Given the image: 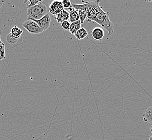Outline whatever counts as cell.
<instances>
[{
    "instance_id": "cell-6",
    "label": "cell",
    "mask_w": 152,
    "mask_h": 140,
    "mask_svg": "<svg viewBox=\"0 0 152 140\" xmlns=\"http://www.w3.org/2000/svg\"><path fill=\"white\" fill-rule=\"evenodd\" d=\"M91 35L93 38L95 40L101 41L104 36V29L101 27H95L91 31Z\"/></svg>"
},
{
    "instance_id": "cell-21",
    "label": "cell",
    "mask_w": 152,
    "mask_h": 140,
    "mask_svg": "<svg viewBox=\"0 0 152 140\" xmlns=\"http://www.w3.org/2000/svg\"><path fill=\"white\" fill-rule=\"evenodd\" d=\"M149 140H152V136L150 137V138L149 139Z\"/></svg>"
},
{
    "instance_id": "cell-3",
    "label": "cell",
    "mask_w": 152,
    "mask_h": 140,
    "mask_svg": "<svg viewBox=\"0 0 152 140\" xmlns=\"http://www.w3.org/2000/svg\"><path fill=\"white\" fill-rule=\"evenodd\" d=\"M22 26L30 34L34 35L41 34L44 31L35 22L31 19H27L26 21L24 22Z\"/></svg>"
},
{
    "instance_id": "cell-14",
    "label": "cell",
    "mask_w": 152,
    "mask_h": 140,
    "mask_svg": "<svg viewBox=\"0 0 152 140\" xmlns=\"http://www.w3.org/2000/svg\"><path fill=\"white\" fill-rule=\"evenodd\" d=\"M77 11L79 12V15L80 21H81V23H83L87 19V13L85 11L82 10H77Z\"/></svg>"
},
{
    "instance_id": "cell-20",
    "label": "cell",
    "mask_w": 152,
    "mask_h": 140,
    "mask_svg": "<svg viewBox=\"0 0 152 140\" xmlns=\"http://www.w3.org/2000/svg\"><path fill=\"white\" fill-rule=\"evenodd\" d=\"M151 131L152 132V125H151Z\"/></svg>"
},
{
    "instance_id": "cell-10",
    "label": "cell",
    "mask_w": 152,
    "mask_h": 140,
    "mask_svg": "<svg viewBox=\"0 0 152 140\" xmlns=\"http://www.w3.org/2000/svg\"><path fill=\"white\" fill-rule=\"evenodd\" d=\"M143 120L145 122L150 123L152 125V106L148 108L146 112L143 114Z\"/></svg>"
},
{
    "instance_id": "cell-1",
    "label": "cell",
    "mask_w": 152,
    "mask_h": 140,
    "mask_svg": "<svg viewBox=\"0 0 152 140\" xmlns=\"http://www.w3.org/2000/svg\"><path fill=\"white\" fill-rule=\"evenodd\" d=\"M100 1L85 2L83 4H72V6L76 10H82L87 13L86 22H95L101 25L108 32V36L114 32V26L110 19V13L105 12L100 6Z\"/></svg>"
},
{
    "instance_id": "cell-16",
    "label": "cell",
    "mask_w": 152,
    "mask_h": 140,
    "mask_svg": "<svg viewBox=\"0 0 152 140\" xmlns=\"http://www.w3.org/2000/svg\"><path fill=\"white\" fill-rule=\"evenodd\" d=\"M29 2V4L27 5L28 8H31L34 6H35L37 4L42 2V1H37V0H28L26 2H24V3Z\"/></svg>"
},
{
    "instance_id": "cell-8",
    "label": "cell",
    "mask_w": 152,
    "mask_h": 140,
    "mask_svg": "<svg viewBox=\"0 0 152 140\" xmlns=\"http://www.w3.org/2000/svg\"><path fill=\"white\" fill-rule=\"evenodd\" d=\"M55 20L58 23H62L63 22L68 21L69 19V13L66 10H64L62 12L55 16Z\"/></svg>"
},
{
    "instance_id": "cell-4",
    "label": "cell",
    "mask_w": 152,
    "mask_h": 140,
    "mask_svg": "<svg viewBox=\"0 0 152 140\" xmlns=\"http://www.w3.org/2000/svg\"><path fill=\"white\" fill-rule=\"evenodd\" d=\"M64 10L61 1H54L49 6L48 11L53 15H57Z\"/></svg>"
},
{
    "instance_id": "cell-5",
    "label": "cell",
    "mask_w": 152,
    "mask_h": 140,
    "mask_svg": "<svg viewBox=\"0 0 152 140\" xmlns=\"http://www.w3.org/2000/svg\"><path fill=\"white\" fill-rule=\"evenodd\" d=\"M31 20L35 22L37 24L39 25V26L41 29H42L44 31L47 30L50 27V21H51L50 17L48 14L39 20H35V19H31Z\"/></svg>"
},
{
    "instance_id": "cell-11",
    "label": "cell",
    "mask_w": 152,
    "mask_h": 140,
    "mask_svg": "<svg viewBox=\"0 0 152 140\" xmlns=\"http://www.w3.org/2000/svg\"><path fill=\"white\" fill-rule=\"evenodd\" d=\"M10 34L14 37L19 39L21 36L22 34H23V31L17 26H14L10 30Z\"/></svg>"
},
{
    "instance_id": "cell-13",
    "label": "cell",
    "mask_w": 152,
    "mask_h": 140,
    "mask_svg": "<svg viewBox=\"0 0 152 140\" xmlns=\"http://www.w3.org/2000/svg\"><path fill=\"white\" fill-rule=\"evenodd\" d=\"M5 53V45L2 42H0V61H2L6 59Z\"/></svg>"
},
{
    "instance_id": "cell-12",
    "label": "cell",
    "mask_w": 152,
    "mask_h": 140,
    "mask_svg": "<svg viewBox=\"0 0 152 140\" xmlns=\"http://www.w3.org/2000/svg\"><path fill=\"white\" fill-rule=\"evenodd\" d=\"M74 36L77 40H82L85 39L88 36V32L85 28L81 27Z\"/></svg>"
},
{
    "instance_id": "cell-15",
    "label": "cell",
    "mask_w": 152,
    "mask_h": 140,
    "mask_svg": "<svg viewBox=\"0 0 152 140\" xmlns=\"http://www.w3.org/2000/svg\"><path fill=\"white\" fill-rule=\"evenodd\" d=\"M18 40L19 39L16 38L15 37L12 36V35L10 34V33L7 35V36L6 37L7 42L9 43V44H12V45L17 43Z\"/></svg>"
},
{
    "instance_id": "cell-22",
    "label": "cell",
    "mask_w": 152,
    "mask_h": 140,
    "mask_svg": "<svg viewBox=\"0 0 152 140\" xmlns=\"http://www.w3.org/2000/svg\"><path fill=\"white\" fill-rule=\"evenodd\" d=\"M0 42H1V35H0Z\"/></svg>"
},
{
    "instance_id": "cell-17",
    "label": "cell",
    "mask_w": 152,
    "mask_h": 140,
    "mask_svg": "<svg viewBox=\"0 0 152 140\" xmlns=\"http://www.w3.org/2000/svg\"><path fill=\"white\" fill-rule=\"evenodd\" d=\"M70 25H71V23H70V22L68 21H66L63 22L62 23H61V27H62L64 30L69 31Z\"/></svg>"
},
{
    "instance_id": "cell-18",
    "label": "cell",
    "mask_w": 152,
    "mask_h": 140,
    "mask_svg": "<svg viewBox=\"0 0 152 140\" xmlns=\"http://www.w3.org/2000/svg\"><path fill=\"white\" fill-rule=\"evenodd\" d=\"M62 4H63V6L64 7V8L68 9L72 6V3H71V2L69 0H64V1H62Z\"/></svg>"
},
{
    "instance_id": "cell-7",
    "label": "cell",
    "mask_w": 152,
    "mask_h": 140,
    "mask_svg": "<svg viewBox=\"0 0 152 140\" xmlns=\"http://www.w3.org/2000/svg\"><path fill=\"white\" fill-rule=\"evenodd\" d=\"M68 12L69 13V22L72 23L77 21L80 20L79 15L78 11L74 9L72 6L68 9Z\"/></svg>"
},
{
    "instance_id": "cell-19",
    "label": "cell",
    "mask_w": 152,
    "mask_h": 140,
    "mask_svg": "<svg viewBox=\"0 0 152 140\" xmlns=\"http://www.w3.org/2000/svg\"><path fill=\"white\" fill-rule=\"evenodd\" d=\"M4 2H5L4 0H0V8L2 6L3 3H4Z\"/></svg>"
},
{
    "instance_id": "cell-2",
    "label": "cell",
    "mask_w": 152,
    "mask_h": 140,
    "mask_svg": "<svg viewBox=\"0 0 152 140\" xmlns=\"http://www.w3.org/2000/svg\"><path fill=\"white\" fill-rule=\"evenodd\" d=\"M48 12V8L42 2L39 3L35 6L28 8L27 15L28 19L39 20L46 15Z\"/></svg>"
},
{
    "instance_id": "cell-9",
    "label": "cell",
    "mask_w": 152,
    "mask_h": 140,
    "mask_svg": "<svg viewBox=\"0 0 152 140\" xmlns=\"http://www.w3.org/2000/svg\"><path fill=\"white\" fill-rule=\"evenodd\" d=\"M81 25H82V23H81V22L80 20L77 21L72 23L71 25H70L69 29V31L72 35H75L76 32L81 28Z\"/></svg>"
}]
</instances>
